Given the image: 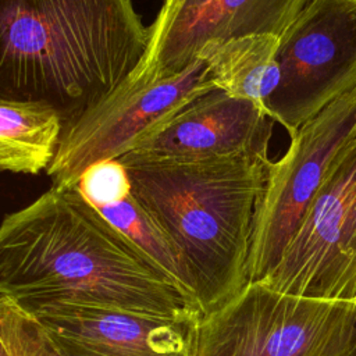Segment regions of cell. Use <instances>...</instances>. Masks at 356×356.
<instances>
[{
  "instance_id": "cell-7",
  "label": "cell",
  "mask_w": 356,
  "mask_h": 356,
  "mask_svg": "<svg viewBox=\"0 0 356 356\" xmlns=\"http://www.w3.org/2000/svg\"><path fill=\"white\" fill-rule=\"evenodd\" d=\"M260 284L356 302V135L334 159L281 260Z\"/></svg>"
},
{
  "instance_id": "cell-2",
  "label": "cell",
  "mask_w": 356,
  "mask_h": 356,
  "mask_svg": "<svg viewBox=\"0 0 356 356\" xmlns=\"http://www.w3.org/2000/svg\"><path fill=\"white\" fill-rule=\"evenodd\" d=\"M149 36L132 0H0V99L46 104L64 129L131 78Z\"/></svg>"
},
{
  "instance_id": "cell-15",
  "label": "cell",
  "mask_w": 356,
  "mask_h": 356,
  "mask_svg": "<svg viewBox=\"0 0 356 356\" xmlns=\"http://www.w3.org/2000/svg\"><path fill=\"white\" fill-rule=\"evenodd\" d=\"M0 331L11 356H60L39 323L1 293Z\"/></svg>"
},
{
  "instance_id": "cell-9",
  "label": "cell",
  "mask_w": 356,
  "mask_h": 356,
  "mask_svg": "<svg viewBox=\"0 0 356 356\" xmlns=\"http://www.w3.org/2000/svg\"><path fill=\"white\" fill-rule=\"evenodd\" d=\"M309 0H181L149 26L146 54L115 92L179 75L209 42L271 33L280 36Z\"/></svg>"
},
{
  "instance_id": "cell-18",
  "label": "cell",
  "mask_w": 356,
  "mask_h": 356,
  "mask_svg": "<svg viewBox=\"0 0 356 356\" xmlns=\"http://www.w3.org/2000/svg\"><path fill=\"white\" fill-rule=\"evenodd\" d=\"M0 356H11L10 350H8V346L6 343L4 335H3L1 331H0Z\"/></svg>"
},
{
  "instance_id": "cell-12",
  "label": "cell",
  "mask_w": 356,
  "mask_h": 356,
  "mask_svg": "<svg viewBox=\"0 0 356 356\" xmlns=\"http://www.w3.org/2000/svg\"><path fill=\"white\" fill-rule=\"evenodd\" d=\"M280 36L254 33L209 42L197 53L217 88L263 107L275 93L281 71Z\"/></svg>"
},
{
  "instance_id": "cell-16",
  "label": "cell",
  "mask_w": 356,
  "mask_h": 356,
  "mask_svg": "<svg viewBox=\"0 0 356 356\" xmlns=\"http://www.w3.org/2000/svg\"><path fill=\"white\" fill-rule=\"evenodd\" d=\"M81 195L96 209L124 200L131 195V181L118 159L89 165L76 184Z\"/></svg>"
},
{
  "instance_id": "cell-10",
  "label": "cell",
  "mask_w": 356,
  "mask_h": 356,
  "mask_svg": "<svg viewBox=\"0 0 356 356\" xmlns=\"http://www.w3.org/2000/svg\"><path fill=\"white\" fill-rule=\"evenodd\" d=\"M25 312L60 356H195L202 320L75 302L44 303Z\"/></svg>"
},
{
  "instance_id": "cell-5",
  "label": "cell",
  "mask_w": 356,
  "mask_h": 356,
  "mask_svg": "<svg viewBox=\"0 0 356 356\" xmlns=\"http://www.w3.org/2000/svg\"><path fill=\"white\" fill-rule=\"evenodd\" d=\"M355 135L356 88L302 124L284 156L270 163L253 216L249 282H261L278 264L334 159Z\"/></svg>"
},
{
  "instance_id": "cell-4",
  "label": "cell",
  "mask_w": 356,
  "mask_h": 356,
  "mask_svg": "<svg viewBox=\"0 0 356 356\" xmlns=\"http://www.w3.org/2000/svg\"><path fill=\"white\" fill-rule=\"evenodd\" d=\"M195 356H356V302L296 296L249 282L202 317Z\"/></svg>"
},
{
  "instance_id": "cell-17",
  "label": "cell",
  "mask_w": 356,
  "mask_h": 356,
  "mask_svg": "<svg viewBox=\"0 0 356 356\" xmlns=\"http://www.w3.org/2000/svg\"><path fill=\"white\" fill-rule=\"evenodd\" d=\"M179 1H181V0H164V3H163V6H161V8H160L157 17H164V15H167Z\"/></svg>"
},
{
  "instance_id": "cell-13",
  "label": "cell",
  "mask_w": 356,
  "mask_h": 356,
  "mask_svg": "<svg viewBox=\"0 0 356 356\" xmlns=\"http://www.w3.org/2000/svg\"><path fill=\"white\" fill-rule=\"evenodd\" d=\"M63 121L42 103L0 99V172L39 174L56 156Z\"/></svg>"
},
{
  "instance_id": "cell-3",
  "label": "cell",
  "mask_w": 356,
  "mask_h": 356,
  "mask_svg": "<svg viewBox=\"0 0 356 356\" xmlns=\"http://www.w3.org/2000/svg\"><path fill=\"white\" fill-rule=\"evenodd\" d=\"M131 193L175 246L191 295L209 316L249 284L253 216L268 177V154L210 159L128 152Z\"/></svg>"
},
{
  "instance_id": "cell-1",
  "label": "cell",
  "mask_w": 356,
  "mask_h": 356,
  "mask_svg": "<svg viewBox=\"0 0 356 356\" xmlns=\"http://www.w3.org/2000/svg\"><path fill=\"white\" fill-rule=\"evenodd\" d=\"M0 293L21 309L75 302L200 320L165 277L78 191L51 186L0 224Z\"/></svg>"
},
{
  "instance_id": "cell-6",
  "label": "cell",
  "mask_w": 356,
  "mask_h": 356,
  "mask_svg": "<svg viewBox=\"0 0 356 356\" xmlns=\"http://www.w3.org/2000/svg\"><path fill=\"white\" fill-rule=\"evenodd\" d=\"M278 64L264 110L291 136L356 88V0H309L280 35Z\"/></svg>"
},
{
  "instance_id": "cell-14",
  "label": "cell",
  "mask_w": 356,
  "mask_h": 356,
  "mask_svg": "<svg viewBox=\"0 0 356 356\" xmlns=\"http://www.w3.org/2000/svg\"><path fill=\"white\" fill-rule=\"evenodd\" d=\"M97 210L111 225L121 231L165 277H168L175 285L191 295L186 284L185 270L175 246L152 220L147 211L138 203L132 193L118 203L104 206Z\"/></svg>"
},
{
  "instance_id": "cell-8",
  "label": "cell",
  "mask_w": 356,
  "mask_h": 356,
  "mask_svg": "<svg viewBox=\"0 0 356 356\" xmlns=\"http://www.w3.org/2000/svg\"><path fill=\"white\" fill-rule=\"evenodd\" d=\"M214 88L209 68L197 58L179 75L134 90L114 92L61 131L56 156L46 170L51 186H76L89 165L121 157L142 136Z\"/></svg>"
},
{
  "instance_id": "cell-11",
  "label": "cell",
  "mask_w": 356,
  "mask_h": 356,
  "mask_svg": "<svg viewBox=\"0 0 356 356\" xmlns=\"http://www.w3.org/2000/svg\"><path fill=\"white\" fill-rule=\"evenodd\" d=\"M273 125L263 107L214 88L142 136L128 152L184 159L268 154Z\"/></svg>"
}]
</instances>
